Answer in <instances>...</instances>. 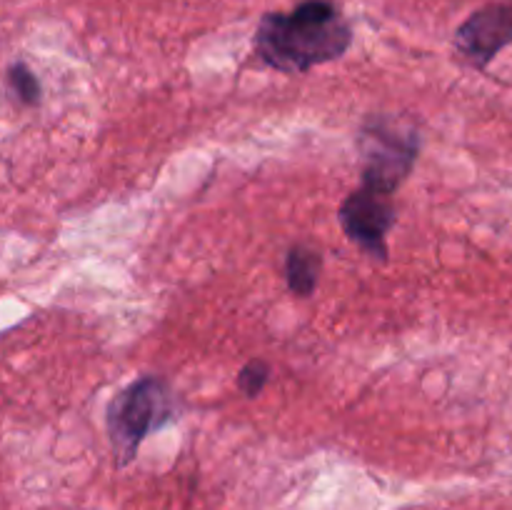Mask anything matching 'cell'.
I'll return each instance as SVG.
<instances>
[{"label": "cell", "instance_id": "2", "mask_svg": "<svg viewBox=\"0 0 512 510\" xmlns=\"http://www.w3.org/2000/svg\"><path fill=\"white\" fill-rule=\"evenodd\" d=\"M173 418L175 393L168 380L160 375H143L120 390L108 403L105 413L115 465L125 468L133 463L143 440Z\"/></svg>", "mask_w": 512, "mask_h": 510}, {"label": "cell", "instance_id": "1", "mask_svg": "<svg viewBox=\"0 0 512 510\" xmlns=\"http://www.w3.org/2000/svg\"><path fill=\"white\" fill-rule=\"evenodd\" d=\"M353 28L330 0H303L290 13H265L255 33V53L280 73H308L343 58Z\"/></svg>", "mask_w": 512, "mask_h": 510}, {"label": "cell", "instance_id": "7", "mask_svg": "<svg viewBox=\"0 0 512 510\" xmlns=\"http://www.w3.org/2000/svg\"><path fill=\"white\" fill-rule=\"evenodd\" d=\"M8 83L13 88V93L18 95L20 103L25 105H38L40 103V80L33 70L25 63H13L8 70Z\"/></svg>", "mask_w": 512, "mask_h": 510}, {"label": "cell", "instance_id": "4", "mask_svg": "<svg viewBox=\"0 0 512 510\" xmlns=\"http://www.w3.org/2000/svg\"><path fill=\"white\" fill-rule=\"evenodd\" d=\"M340 228L350 240L370 258L385 263L388 260V233L393 230L395 205L390 195H380L375 190H353L338 208Z\"/></svg>", "mask_w": 512, "mask_h": 510}, {"label": "cell", "instance_id": "5", "mask_svg": "<svg viewBox=\"0 0 512 510\" xmlns=\"http://www.w3.org/2000/svg\"><path fill=\"white\" fill-rule=\"evenodd\" d=\"M455 50L473 68L485 70L508 45H512V3H490L475 10L455 30Z\"/></svg>", "mask_w": 512, "mask_h": 510}, {"label": "cell", "instance_id": "8", "mask_svg": "<svg viewBox=\"0 0 512 510\" xmlns=\"http://www.w3.org/2000/svg\"><path fill=\"white\" fill-rule=\"evenodd\" d=\"M270 380V365L268 360L253 358L243 365V370L238 373V390L248 398H258L263 393V388Z\"/></svg>", "mask_w": 512, "mask_h": 510}, {"label": "cell", "instance_id": "3", "mask_svg": "<svg viewBox=\"0 0 512 510\" xmlns=\"http://www.w3.org/2000/svg\"><path fill=\"white\" fill-rule=\"evenodd\" d=\"M358 148L363 155V188L393 195L413 173L420 153V135L400 120L373 115L360 128Z\"/></svg>", "mask_w": 512, "mask_h": 510}, {"label": "cell", "instance_id": "6", "mask_svg": "<svg viewBox=\"0 0 512 510\" xmlns=\"http://www.w3.org/2000/svg\"><path fill=\"white\" fill-rule=\"evenodd\" d=\"M320 273H323V255L310 245H293L285 258V278H288L290 293L298 298H310L318 288Z\"/></svg>", "mask_w": 512, "mask_h": 510}]
</instances>
